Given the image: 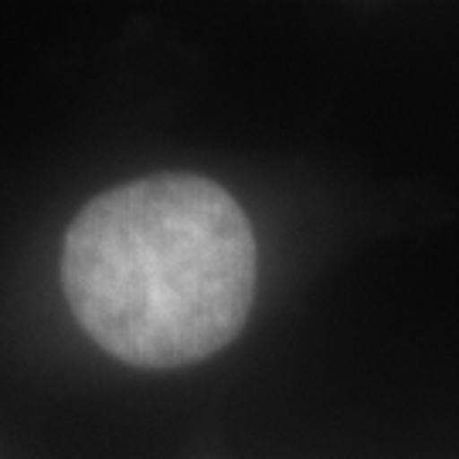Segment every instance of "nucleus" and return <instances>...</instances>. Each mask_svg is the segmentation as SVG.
<instances>
[{"label": "nucleus", "instance_id": "f257e3e1", "mask_svg": "<svg viewBox=\"0 0 459 459\" xmlns=\"http://www.w3.org/2000/svg\"><path fill=\"white\" fill-rule=\"evenodd\" d=\"M255 276L248 214L197 174H153L92 197L62 246L79 327L133 368H184L229 347Z\"/></svg>", "mask_w": 459, "mask_h": 459}]
</instances>
